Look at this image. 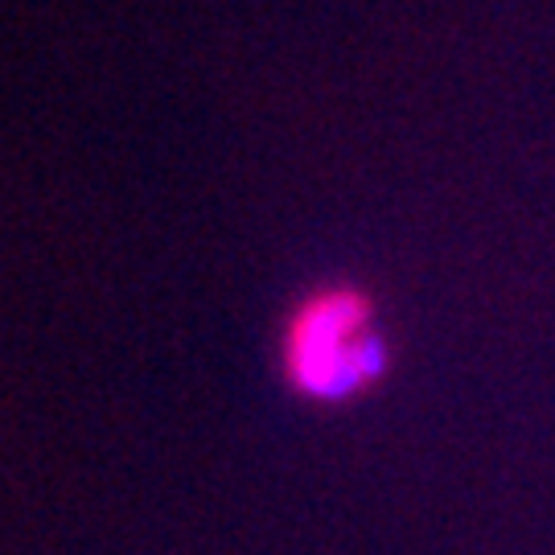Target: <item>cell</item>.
<instances>
[{"mask_svg":"<svg viewBox=\"0 0 555 555\" xmlns=\"http://www.w3.org/2000/svg\"><path fill=\"white\" fill-rule=\"evenodd\" d=\"M284 378L309 399H350L387 371V350L371 330V297L350 284L300 300L284 330Z\"/></svg>","mask_w":555,"mask_h":555,"instance_id":"obj_1","label":"cell"}]
</instances>
